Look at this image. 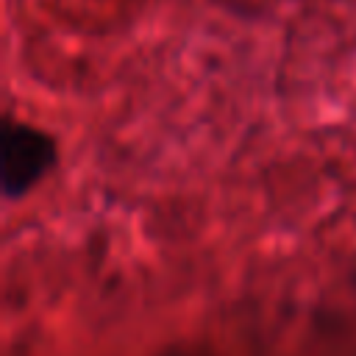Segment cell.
I'll list each match as a JSON object with an SVG mask.
<instances>
[{
	"instance_id": "obj_1",
	"label": "cell",
	"mask_w": 356,
	"mask_h": 356,
	"mask_svg": "<svg viewBox=\"0 0 356 356\" xmlns=\"http://www.w3.org/2000/svg\"><path fill=\"white\" fill-rule=\"evenodd\" d=\"M3 189L8 197L31 189L53 164V142L33 125L6 122L3 128Z\"/></svg>"
}]
</instances>
